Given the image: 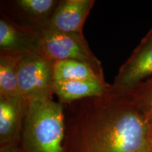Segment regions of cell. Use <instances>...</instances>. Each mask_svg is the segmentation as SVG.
<instances>
[{
  "instance_id": "4fadbf2b",
  "label": "cell",
  "mask_w": 152,
  "mask_h": 152,
  "mask_svg": "<svg viewBox=\"0 0 152 152\" xmlns=\"http://www.w3.org/2000/svg\"><path fill=\"white\" fill-rule=\"evenodd\" d=\"M124 92L132 97L144 115L152 142V77Z\"/></svg>"
},
{
  "instance_id": "3957f363",
  "label": "cell",
  "mask_w": 152,
  "mask_h": 152,
  "mask_svg": "<svg viewBox=\"0 0 152 152\" xmlns=\"http://www.w3.org/2000/svg\"><path fill=\"white\" fill-rule=\"evenodd\" d=\"M38 53L52 62L75 60L85 63L104 79L102 64L91 51L83 33H64L44 29L39 33Z\"/></svg>"
},
{
  "instance_id": "30bf717a",
  "label": "cell",
  "mask_w": 152,
  "mask_h": 152,
  "mask_svg": "<svg viewBox=\"0 0 152 152\" xmlns=\"http://www.w3.org/2000/svg\"><path fill=\"white\" fill-rule=\"evenodd\" d=\"M111 85L99 80L54 81L53 93L60 103L66 104L83 99L99 96L109 90Z\"/></svg>"
},
{
  "instance_id": "8992f818",
  "label": "cell",
  "mask_w": 152,
  "mask_h": 152,
  "mask_svg": "<svg viewBox=\"0 0 152 152\" xmlns=\"http://www.w3.org/2000/svg\"><path fill=\"white\" fill-rule=\"evenodd\" d=\"M27 107L22 96H0V148L20 143Z\"/></svg>"
},
{
  "instance_id": "8fae6325",
  "label": "cell",
  "mask_w": 152,
  "mask_h": 152,
  "mask_svg": "<svg viewBox=\"0 0 152 152\" xmlns=\"http://www.w3.org/2000/svg\"><path fill=\"white\" fill-rule=\"evenodd\" d=\"M21 54L0 52V96H20L18 84L17 65Z\"/></svg>"
},
{
  "instance_id": "9c48e42d",
  "label": "cell",
  "mask_w": 152,
  "mask_h": 152,
  "mask_svg": "<svg viewBox=\"0 0 152 152\" xmlns=\"http://www.w3.org/2000/svg\"><path fill=\"white\" fill-rule=\"evenodd\" d=\"M59 1L16 0L9 1L11 12L21 20L20 26L40 32L47 28Z\"/></svg>"
},
{
  "instance_id": "ba28073f",
  "label": "cell",
  "mask_w": 152,
  "mask_h": 152,
  "mask_svg": "<svg viewBox=\"0 0 152 152\" xmlns=\"http://www.w3.org/2000/svg\"><path fill=\"white\" fill-rule=\"evenodd\" d=\"M39 33L2 15L0 19V52L38 53Z\"/></svg>"
},
{
  "instance_id": "6da1fadb",
  "label": "cell",
  "mask_w": 152,
  "mask_h": 152,
  "mask_svg": "<svg viewBox=\"0 0 152 152\" xmlns=\"http://www.w3.org/2000/svg\"><path fill=\"white\" fill-rule=\"evenodd\" d=\"M65 152H152L144 115L126 92L64 104Z\"/></svg>"
},
{
  "instance_id": "7a4b0ae2",
  "label": "cell",
  "mask_w": 152,
  "mask_h": 152,
  "mask_svg": "<svg viewBox=\"0 0 152 152\" xmlns=\"http://www.w3.org/2000/svg\"><path fill=\"white\" fill-rule=\"evenodd\" d=\"M64 104L53 99L28 102L20 140L23 152H65Z\"/></svg>"
},
{
  "instance_id": "5b68a950",
  "label": "cell",
  "mask_w": 152,
  "mask_h": 152,
  "mask_svg": "<svg viewBox=\"0 0 152 152\" xmlns=\"http://www.w3.org/2000/svg\"><path fill=\"white\" fill-rule=\"evenodd\" d=\"M152 77V28L119 68L111 86L127 91Z\"/></svg>"
},
{
  "instance_id": "277c9868",
  "label": "cell",
  "mask_w": 152,
  "mask_h": 152,
  "mask_svg": "<svg viewBox=\"0 0 152 152\" xmlns=\"http://www.w3.org/2000/svg\"><path fill=\"white\" fill-rule=\"evenodd\" d=\"M53 63L37 52L20 54L18 84L20 96L26 102L53 99Z\"/></svg>"
},
{
  "instance_id": "7c38bea8",
  "label": "cell",
  "mask_w": 152,
  "mask_h": 152,
  "mask_svg": "<svg viewBox=\"0 0 152 152\" xmlns=\"http://www.w3.org/2000/svg\"><path fill=\"white\" fill-rule=\"evenodd\" d=\"M53 78L54 81L99 80L106 82L91 66L75 60L56 61L53 63Z\"/></svg>"
},
{
  "instance_id": "5bb4252c",
  "label": "cell",
  "mask_w": 152,
  "mask_h": 152,
  "mask_svg": "<svg viewBox=\"0 0 152 152\" xmlns=\"http://www.w3.org/2000/svg\"><path fill=\"white\" fill-rule=\"evenodd\" d=\"M0 152H23L20 145L14 144L0 148Z\"/></svg>"
},
{
  "instance_id": "52a82bcc",
  "label": "cell",
  "mask_w": 152,
  "mask_h": 152,
  "mask_svg": "<svg viewBox=\"0 0 152 152\" xmlns=\"http://www.w3.org/2000/svg\"><path fill=\"white\" fill-rule=\"evenodd\" d=\"M94 2V0L59 1L45 29L64 33L82 34L85 20Z\"/></svg>"
}]
</instances>
